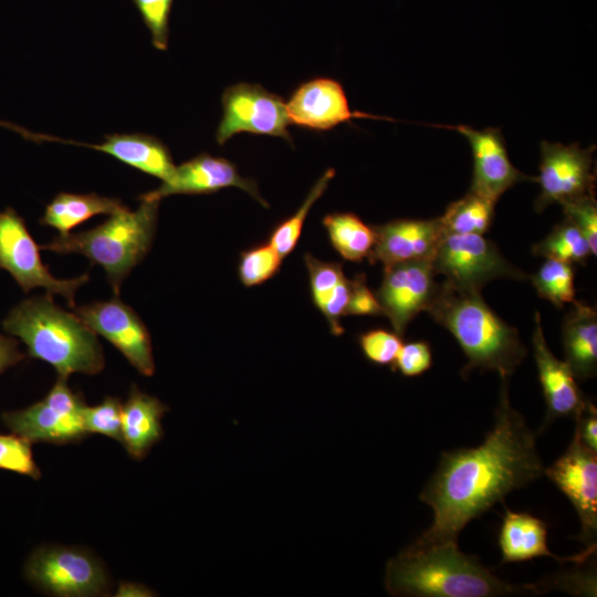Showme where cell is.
Here are the masks:
<instances>
[{
  "label": "cell",
  "mask_w": 597,
  "mask_h": 597,
  "mask_svg": "<svg viewBox=\"0 0 597 597\" xmlns=\"http://www.w3.org/2000/svg\"><path fill=\"white\" fill-rule=\"evenodd\" d=\"M304 262L308 272L313 303L321 310L347 283L348 279L341 263L321 261L311 253H305Z\"/></svg>",
  "instance_id": "obj_31"
},
{
  "label": "cell",
  "mask_w": 597,
  "mask_h": 597,
  "mask_svg": "<svg viewBox=\"0 0 597 597\" xmlns=\"http://www.w3.org/2000/svg\"><path fill=\"white\" fill-rule=\"evenodd\" d=\"M168 407L133 386L122 406V444L134 460L144 459L164 436L161 419Z\"/></svg>",
  "instance_id": "obj_21"
},
{
  "label": "cell",
  "mask_w": 597,
  "mask_h": 597,
  "mask_svg": "<svg viewBox=\"0 0 597 597\" xmlns=\"http://www.w3.org/2000/svg\"><path fill=\"white\" fill-rule=\"evenodd\" d=\"M125 209L121 200L94 192H60L45 207L40 223L59 230L60 234H66L94 216H111Z\"/></svg>",
  "instance_id": "obj_24"
},
{
  "label": "cell",
  "mask_w": 597,
  "mask_h": 597,
  "mask_svg": "<svg viewBox=\"0 0 597 597\" xmlns=\"http://www.w3.org/2000/svg\"><path fill=\"white\" fill-rule=\"evenodd\" d=\"M535 255L567 263L584 264L593 255L588 240L578 227L565 218L551 233L532 248Z\"/></svg>",
  "instance_id": "obj_27"
},
{
  "label": "cell",
  "mask_w": 597,
  "mask_h": 597,
  "mask_svg": "<svg viewBox=\"0 0 597 597\" xmlns=\"http://www.w3.org/2000/svg\"><path fill=\"white\" fill-rule=\"evenodd\" d=\"M24 576L39 590L59 597L105 596L109 577L90 551L64 545L36 548L24 565Z\"/></svg>",
  "instance_id": "obj_6"
},
{
  "label": "cell",
  "mask_w": 597,
  "mask_h": 597,
  "mask_svg": "<svg viewBox=\"0 0 597 597\" xmlns=\"http://www.w3.org/2000/svg\"><path fill=\"white\" fill-rule=\"evenodd\" d=\"M66 380L57 377L42 400L21 410L4 412V425L30 443L66 444L85 438L83 410L86 405Z\"/></svg>",
  "instance_id": "obj_8"
},
{
  "label": "cell",
  "mask_w": 597,
  "mask_h": 597,
  "mask_svg": "<svg viewBox=\"0 0 597 597\" xmlns=\"http://www.w3.org/2000/svg\"><path fill=\"white\" fill-rule=\"evenodd\" d=\"M544 474L568 498L579 522L577 536L587 547L597 537V452L586 447L574 432L566 451Z\"/></svg>",
  "instance_id": "obj_14"
},
{
  "label": "cell",
  "mask_w": 597,
  "mask_h": 597,
  "mask_svg": "<svg viewBox=\"0 0 597 597\" xmlns=\"http://www.w3.org/2000/svg\"><path fill=\"white\" fill-rule=\"evenodd\" d=\"M469 142L473 154L471 192L494 203L515 184L535 180L516 169L509 158L504 137L500 129L488 127L481 130L470 126L452 127Z\"/></svg>",
  "instance_id": "obj_16"
},
{
  "label": "cell",
  "mask_w": 597,
  "mask_h": 597,
  "mask_svg": "<svg viewBox=\"0 0 597 597\" xmlns=\"http://www.w3.org/2000/svg\"><path fill=\"white\" fill-rule=\"evenodd\" d=\"M122 406L117 397L107 396L93 407L83 410L84 429L90 433H98L122 442Z\"/></svg>",
  "instance_id": "obj_32"
},
{
  "label": "cell",
  "mask_w": 597,
  "mask_h": 597,
  "mask_svg": "<svg viewBox=\"0 0 597 597\" xmlns=\"http://www.w3.org/2000/svg\"><path fill=\"white\" fill-rule=\"evenodd\" d=\"M2 327L25 344L30 357L53 366L59 377L95 375L104 368L96 334L75 313L56 305L51 294L20 302L6 316Z\"/></svg>",
  "instance_id": "obj_3"
},
{
  "label": "cell",
  "mask_w": 597,
  "mask_h": 597,
  "mask_svg": "<svg viewBox=\"0 0 597 597\" xmlns=\"http://www.w3.org/2000/svg\"><path fill=\"white\" fill-rule=\"evenodd\" d=\"M228 187L240 188L262 206H269L253 179L242 177L230 160L209 154H200L176 166L167 180L157 189L142 195L139 199L160 201L171 195H207Z\"/></svg>",
  "instance_id": "obj_15"
},
{
  "label": "cell",
  "mask_w": 597,
  "mask_h": 597,
  "mask_svg": "<svg viewBox=\"0 0 597 597\" xmlns=\"http://www.w3.org/2000/svg\"><path fill=\"white\" fill-rule=\"evenodd\" d=\"M428 313L458 341L468 358L463 375L478 368L510 378L526 357L517 329L499 317L480 293L458 292L442 283Z\"/></svg>",
  "instance_id": "obj_4"
},
{
  "label": "cell",
  "mask_w": 597,
  "mask_h": 597,
  "mask_svg": "<svg viewBox=\"0 0 597 597\" xmlns=\"http://www.w3.org/2000/svg\"><path fill=\"white\" fill-rule=\"evenodd\" d=\"M95 333L113 344L142 375L155 373L149 332L138 314L121 298L94 302L73 308Z\"/></svg>",
  "instance_id": "obj_13"
},
{
  "label": "cell",
  "mask_w": 597,
  "mask_h": 597,
  "mask_svg": "<svg viewBox=\"0 0 597 597\" xmlns=\"http://www.w3.org/2000/svg\"><path fill=\"white\" fill-rule=\"evenodd\" d=\"M90 147L161 181L167 180L176 167L167 146L158 138L146 134H113L106 136L104 143Z\"/></svg>",
  "instance_id": "obj_23"
},
{
  "label": "cell",
  "mask_w": 597,
  "mask_h": 597,
  "mask_svg": "<svg viewBox=\"0 0 597 597\" xmlns=\"http://www.w3.org/2000/svg\"><path fill=\"white\" fill-rule=\"evenodd\" d=\"M349 300L346 315L385 316L384 310L375 293L366 284L365 274L360 273L349 280Z\"/></svg>",
  "instance_id": "obj_39"
},
{
  "label": "cell",
  "mask_w": 597,
  "mask_h": 597,
  "mask_svg": "<svg viewBox=\"0 0 597 597\" xmlns=\"http://www.w3.org/2000/svg\"><path fill=\"white\" fill-rule=\"evenodd\" d=\"M174 0H134L151 34L156 49L166 50L168 44L169 14Z\"/></svg>",
  "instance_id": "obj_35"
},
{
  "label": "cell",
  "mask_w": 597,
  "mask_h": 597,
  "mask_svg": "<svg viewBox=\"0 0 597 597\" xmlns=\"http://www.w3.org/2000/svg\"><path fill=\"white\" fill-rule=\"evenodd\" d=\"M565 218L573 221L589 242L591 254L597 253V202L595 196L578 198L561 205Z\"/></svg>",
  "instance_id": "obj_36"
},
{
  "label": "cell",
  "mask_w": 597,
  "mask_h": 597,
  "mask_svg": "<svg viewBox=\"0 0 597 597\" xmlns=\"http://www.w3.org/2000/svg\"><path fill=\"white\" fill-rule=\"evenodd\" d=\"M502 563L523 562L547 556L559 563L584 564L596 553V545L573 556H558L547 546L546 523L525 512L506 511L499 534Z\"/></svg>",
  "instance_id": "obj_20"
},
{
  "label": "cell",
  "mask_w": 597,
  "mask_h": 597,
  "mask_svg": "<svg viewBox=\"0 0 597 597\" xmlns=\"http://www.w3.org/2000/svg\"><path fill=\"white\" fill-rule=\"evenodd\" d=\"M565 362L576 379L586 380L597 371V313L593 306L574 301L563 323Z\"/></svg>",
  "instance_id": "obj_22"
},
{
  "label": "cell",
  "mask_w": 597,
  "mask_h": 597,
  "mask_svg": "<svg viewBox=\"0 0 597 597\" xmlns=\"http://www.w3.org/2000/svg\"><path fill=\"white\" fill-rule=\"evenodd\" d=\"M574 276L573 264L547 259L531 276V282L542 298L562 308L565 304L575 301Z\"/></svg>",
  "instance_id": "obj_29"
},
{
  "label": "cell",
  "mask_w": 597,
  "mask_h": 597,
  "mask_svg": "<svg viewBox=\"0 0 597 597\" xmlns=\"http://www.w3.org/2000/svg\"><path fill=\"white\" fill-rule=\"evenodd\" d=\"M334 176L335 170L333 168L327 169L313 185L303 203L295 211V213L281 221L271 231L269 243L282 258L287 256L295 249L311 208L325 192Z\"/></svg>",
  "instance_id": "obj_28"
},
{
  "label": "cell",
  "mask_w": 597,
  "mask_h": 597,
  "mask_svg": "<svg viewBox=\"0 0 597 597\" xmlns=\"http://www.w3.org/2000/svg\"><path fill=\"white\" fill-rule=\"evenodd\" d=\"M575 433L589 449L597 452V409L589 400L585 409L575 419Z\"/></svg>",
  "instance_id": "obj_40"
},
{
  "label": "cell",
  "mask_w": 597,
  "mask_h": 597,
  "mask_svg": "<svg viewBox=\"0 0 597 597\" xmlns=\"http://www.w3.org/2000/svg\"><path fill=\"white\" fill-rule=\"evenodd\" d=\"M532 593L540 594L548 589H559L574 595L596 596V572L589 568L582 572H566L546 582L528 585Z\"/></svg>",
  "instance_id": "obj_37"
},
{
  "label": "cell",
  "mask_w": 597,
  "mask_h": 597,
  "mask_svg": "<svg viewBox=\"0 0 597 597\" xmlns=\"http://www.w3.org/2000/svg\"><path fill=\"white\" fill-rule=\"evenodd\" d=\"M222 107L223 115L216 133L219 145L239 133L292 140L285 102L261 85L239 83L227 87L222 95Z\"/></svg>",
  "instance_id": "obj_10"
},
{
  "label": "cell",
  "mask_w": 597,
  "mask_h": 597,
  "mask_svg": "<svg viewBox=\"0 0 597 597\" xmlns=\"http://www.w3.org/2000/svg\"><path fill=\"white\" fill-rule=\"evenodd\" d=\"M535 329L532 336L534 358L538 370L540 383L546 404L543 429L559 418L574 420L589 401L577 385L576 378L564 360L552 353L544 337L541 315L535 313Z\"/></svg>",
  "instance_id": "obj_18"
},
{
  "label": "cell",
  "mask_w": 597,
  "mask_h": 597,
  "mask_svg": "<svg viewBox=\"0 0 597 597\" xmlns=\"http://www.w3.org/2000/svg\"><path fill=\"white\" fill-rule=\"evenodd\" d=\"M431 263L434 273L444 276L443 283L458 292L480 293L486 283L502 277L526 279L483 234H447Z\"/></svg>",
  "instance_id": "obj_7"
},
{
  "label": "cell",
  "mask_w": 597,
  "mask_h": 597,
  "mask_svg": "<svg viewBox=\"0 0 597 597\" xmlns=\"http://www.w3.org/2000/svg\"><path fill=\"white\" fill-rule=\"evenodd\" d=\"M0 469L28 475L34 480L41 478L31 443L15 433L0 434Z\"/></svg>",
  "instance_id": "obj_33"
},
{
  "label": "cell",
  "mask_w": 597,
  "mask_h": 597,
  "mask_svg": "<svg viewBox=\"0 0 597 597\" xmlns=\"http://www.w3.org/2000/svg\"><path fill=\"white\" fill-rule=\"evenodd\" d=\"M0 269L8 271L24 293L42 287L48 294L62 295L72 308L77 289L90 279L88 273L70 280L54 277L42 262L40 247L24 219L12 208L0 211Z\"/></svg>",
  "instance_id": "obj_9"
},
{
  "label": "cell",
  "mask_w": 597,
  "mask_h": 597,
  "mask_svg": "<svg viewBox=\"0 0 597 597\" xmlns=\"http://www.w3.org/2000/svg\"><path fill=\"white\" fill-rule=\"evenodd\" d=\"M431 365L432 354L429 344L417 341L401 345L391 368L404 376L415 377L427 371Z\"/></svg>",
  "instance_id": "obj_38"
},
{
  "label": "cell",
  "mask_w": 597,
  "mask_h": 597,
  "mask_svg": "<svg viewBox=\"0 0 597 597\" xmlns=\"http://www.w3.org/2000/svg\"><path fill=\"white\" fill-rule=\"evenodd\" d=\"M493 428L475 448L441 453L437 470L420 493L433 511L431 525L413 543L458 542L468 523L516 489L544 475L536 433L511 405L509 378H501Z\"/></svg>",
  "instance_id": "obj_1"
},
{
  "label": "cell",
  "mask_w": 597,
  "mask_h": 597,
  "mask_svg": "<svg viewBox=\"0 0 597 597\" xmlns=\"http://www.w3.org/2000/svg\"><path fill=\"white\" fill-rule=\"evenodd\" d=\"M385 587L405 597H499L530 593L526 585L503 582L458 542L418 545L413 542L388 561Z\"/></svg>",
  "instance_id": "obj_2"
},
{
  "label": "cell",
  "mask_w": 597,
  "mask_h": 597,
  "mask_svg": "<svg viewBox=\"0 0 597 597\" xmlns=\"http://www.w3.org/2000/svg\"><path fill=\"white\" fill-rule=\"evenodd\" d=\"M595 146L582 148L577 144L541 143V192L535 200L536 211L552 203H564L595 196L596 176L593 172Z\"/></svg>",
  "instance_id": "obj_11"
},
{
  "label": "cell",
  "mask_w": 597,
  "mask_h": 597,
  "mask_svg": "<svg viewBox=\"0 0 597 597\" xmlns=\"http://www.w3.org/2000/svg\"><path fill=\"white\" fill-rule=\"evenodd\" d=\"M159 201L140 200L135 211L125 209L111 214L97 227L76 233L59 234L41 245L59 254H82L104 269L115 294L130 271L151 248Z\"/></svg>",
  "instance_id": "obj_5"
},
{
  "label": "cell",
  "mask_w": 597,
  "mask_h": 597,
  "mask_svg": "<svg viewBox=\"0 0 597 597\" xmlns=\"http://www.w3.org/2000/svg\"><path fill=\"white\" fill-rule=\"evenodd\" d=\"M285 107L291 124L311 130H329L354 118H379L352 111L342 84L328 77H316L300 85Z\"/></svg>",
  "instance_id": "obj_17"
},
{
  "label": "cell",
  "mask_w": 597,
  "mask_h": 597,
  "mask_svg": "<svg viewBox=\"0 0 597 597\" xmlns=\"http://www.w3.org/2000/svg\"><path fill=\"white\" fill-rule=\"evenodd\" d=\"M365 357L376 365H392L402 345L401 336L386 329H371L358 337Z\"/></svg>",
  "instance_id": "obj_34"
},
{
  "label": "cell",
  "mask_w": 597,
  "mask_h": 597,
  "mask_svg": "<svg viewBox=\"0 0 597 597\" xmlns=\"http://www.w3.org/2000/svg\"><path fill=\"white\" fill-rule=\"evenodd\" d=\"M115 596H154L153 591L143 584L123 582L118 585Z\"/></svg>",
  "instance_id": "obj_42"
},
{
  "label": "cell",
  "mask_w": 597,
  "mask_h": 597,
  "mask_svg": "<svg viewBox=\"0 0 597 597\" xmlns=\"http://www.w3.org/2000/svg\"><path fill=\"white\" fill-rule=\"evenodd\" d=\"M18 345L13 337L0 334V375L25 358Z\"/></svg>",
  "instance_id": "obj_41"
},
{
  "label": "cell",
  "mask_w": 597,
  "mask_h": 597,
  "mask_svg": "<svg viewBox=\"0 0 597 597\" xmlns=\"http://www.w3.org/2000/svg\"><path fill=\"white\" fill-rule=\"evenodd\" d=\"M374 229L376 240L368 260L384 268L412 260L432 261L447 235L439 218L397 219Z\"/></svg>",
  "instance_id": "obj_19"
},
{
  "label": "cell",
  "mask_w": 597,
  "mask_h": 597,
  "mask_svg": "<svg viewBox=\"0 0 597 597\" xmlns=\"http://www.w3.org/2000/svg\"><path fill=\"white\" fill-rule=\"evenodd\" d=\"M328 239L338 254L347 261L368 259L375 244L374 227L350 212H334L323 218Z\"/></svg>",
  "instance_id": "obj_25"
},
{
  "label": "cell",
  "mask_w": 597,
  "mask_h": 597,
  "mask_svg": "<svg viewBox=\"0 0 597 597\" xmlns=\"http://www.w3.org/2000/svg\"><path fill=\"white\" fill-rule=\"evenodd\" d=\"M282 260L269 242L252 247L240 254L239 279L248 287L262 284L279 272Z\"/></svg>",
  "instance_id": "obj_30"
},
{
  "label": "cell",
  "mask_w": 597,
  "mask_h": 597,
  "mask_svg": "<svg viewBox=\"0 0 597 597\" xmlns=\"http://www.w3.org/2000/svg\"><path fill=\"white\" fill-rule=\"evenodd\" d=\"M495 203L469 191L439 217L446 234H484L494 218Z\"/></svg>",
  "instance_id": "obj_26"
},
{
  "label": "cell",
  "mask_w": 597,
  "mask_h": 597,
  "mask_svg": "<svg viewBox=\"0 0 597 597\" xmlns=\"http://www.w3.org/2000/svg\"><path fill=\"white\" fill-rule=\"evenodd\" d=\"M434 275L428 260L405 261L384 268V279L375 294L399 336L419 313L428 312L434 302L441 287Z\"/></svg>",
  "instance_id": "obj_12"
}]
</instances>
